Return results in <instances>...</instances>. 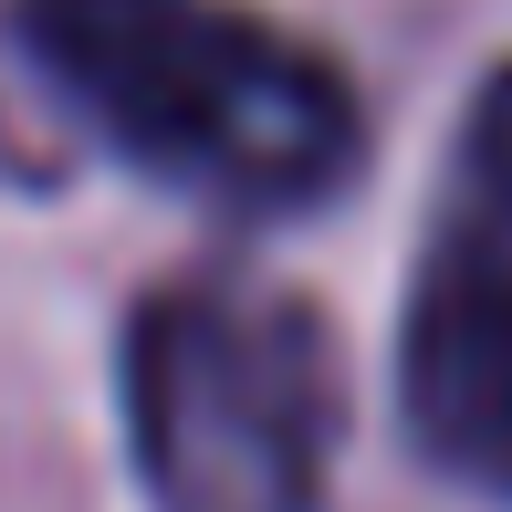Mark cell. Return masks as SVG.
Instances as JSON below:
<instances>
[{
    "label": "cell",
    "mask_w": 512,
    "mask_h": 512,
    "mask_svg": "<svg viewBox=\"0 0 512 512\" xmlns=\"http://www.w3.org/2000/svg\"><path fill=\"white\" fill-rule=\"evenodd\" d=\"M11 42L126 168L220 209H304L356 157V84L241 0H11Z\"/></svg>",
    "instance_id": "6da1fadb"
},
{
    "label": "cell",
    "mask_w": 512,
    "mask_h": 512,
    "mask_svg": "<svg viewBox=\"0 0 512 512\" xmlns=\"http://www.w3.org/2000/svg\"><path fill=\"white\" fill-rule=\"evenodd\" d=\"M126 450L157 512H324V324L262 283H168L126 335Z\"/></svg>",
    "instance_id": "7a4b0ae2"
},
{
    "label": "cell",
    "mask_w": 512,
    "mask_h": 512,
    "mask_svg": "<svg viewBox=\"0 0 512 512\" xmlns=\"http://www.w3.org/2000/svg\"><path fill=\"white\" fill-rule=\"evenodd\" d=\"M398 408L450 481L512 502V63L460 115L398 314Z\"/></svg>",
    "instance_id": "3957f363"
}]
</instances>
